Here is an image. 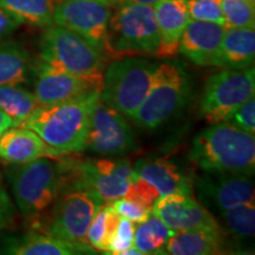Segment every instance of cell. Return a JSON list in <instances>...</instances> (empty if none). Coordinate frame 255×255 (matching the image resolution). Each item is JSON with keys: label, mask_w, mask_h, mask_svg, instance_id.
I'll return each mask as SVG.
<instances>
[{"label": "cell", "mask_w": 255, "mask_h": 255, "mask_svg": "<svg viewBox=\"0 0 255 255\" xmlns=\"http://www.w3.org/2000/svg\"><path fill=\"white\" fill-rule=\"evenodd\" d=\"M254 58V28H226L216 66L232 70L247 69L253 66Z\"/></svg>", "instance_id": "21"}, {"label": "cell", "mask_w": 255, "mask_h": 255, "mask_svg": "<svg viewBox=\"0 0 255 255\" xmlns=\"http://www.w3.org/2000/svg\"><path fill=\"white\" fill-rule=\"evenodd\" d=\"M56 155L33 130L12 127L0 135V158L11 164H24L47 155Z\"/></svg>", "instance_id": "19"}, {"label": "cell", "mask_w": 255, "mask_h": 255, "mask_svg": "<svg viewBox=\"0 0 255 255\" xmlns=\"http://www.w3.org/2000/svg\"><path fill=\"white\" fill-rule=\"evenodd\" d=\"M226 27L209 21L189 20L178 44V52L200 66H216Z\"/></svg>", "instance_id": "16"}, {"label": "cell", "mask_w": 255, "mask_h": 255, "mask_svg": "<svg viewBox=\"0 0 255 255\" xmlns=\"http://www.w3.org/2000/svg\"><path fill=\"white\" fill-rule=\"evenodd\" d=\"M85 148L103 156H122L137 148L132 129L123 115L101 98L92 110Z\"/></svg>", "instance_id": "12"}, {"label": "cell", "mask_w": 255, "mask_h": 255, "mask_svg": "<svg viewBox=\"0 0 255 255\" xmlns=\"http://www.w3.org/2000/svg\"><path fill=\"white\" fill-rule=\"evenodd\" d=\"M189 94L190 81L182 64L158 63L150 90L130 120L142 129L154 130L182 109Z\"/></svg>", "instance_id": "6"}, {"label": "cell", "mask_w": 255, "mask_h": 255, "mask_svg": "<svg viewBox=\"0 0 255 255\" xmlns=\"http://www.w3.org/2000/svg\"><path fill=\"white\" fill-rule=\"evenodd\" d=\"M14 165L8 176L15 205L27 221L36 225L62 194L63 170L46 157Z\"/></svg>", "instance_id": "3"}, {"label": "cell", "mask_w": 255, "mask_h": 255, "mask_svg": "<svg viewBox=\"0 0 255 255\" xmlns=\"http://www.w3.org/2000/svg\"><path fill=\"white\" fill-rule=\"evenodd\" d=\"M255 95L254 68L213 73L206 83L201 100V114L209 124L222 122L237 108Z\"/></svg>", "instance_id": "8"}, {"label": "cell", "mask_w": 255, "mask_h": 255, "mask_svg": "<svg viewBox=\"0 0 255 255\" xmlns=\"http://www.w3.org/2000/svg\"><path fill=\"white\" fill-rule=\"evenodd\" d=\"M114 0H60L55 5L52 21L85 38L104 50Z\"/></svg>", "instance_id": "11"}, {"label": "cell", "mask_w": 255, "mask_h": 255, "mask_svg": "<svg viewBox=\"0 0 255 255\" xmlns=\"http://www.w3.org/2000/svg\"><path fill=\"white\" fill-rule=\"evenodd\" d=\"M157 66L136 56L115 59L103 73L101 101L131 119L150 90Z\"/></svg>", "instance_id": "5"}, {"label": "cell", "mask_w": 255, "mask_h": 255, "mask_svg": "<svg viewBox=\"0 0 255 255\" xmlns=\"http://www.w3.org/2000/svg\"><path fill=\"white\" fill-rule=\"evenodd\" d=\"M20 25L21 23L17 18L9 14L5 9L0 8V41L11 36Z\"/></svg>", "instance_id": "36"}, {"label": "cell", "mask_w": 255, "mask_h": 255, "mask_svg": "<svg viewBox=\"0 0 255 255\" xmlns=\"http://www.w3.org/2000/svg\"><path fill=\"white\" fill-rule=\"evenodd\" d=\"M137 176L151 183L163 196L170 193L193 194L194 186L186 173L167 158H142L133 165Z\"/></svg>", "instance_id": "18"}, {"label": "cell", "mask_w": 255, "mask_h": 255, "mask_svg": "<svg viewBox=\"0 0 255 255\" xmlns=\"http://www.w3.org/2000/svg\"><path fill=\"white\" fill-rule=\"evenodd\" d=\"M223 253L221 229H189L175 232L165 246V254L216 255Z\"/></svg>", "instance_id": "22"}, {"label": "cell", "mask_w": 255, "mask_h": 255, "mask_svg": "<svg viewBox=\"0 0 255 255\" xmlns=\"http://www.w3.org/2000/svg\"><path fill=\"white\" fill-rule=\"evenodd\" d=\"M190 20L209 21L225 26L222 0H187Z\"/></svg>", "instance_id": "30"}, {"label": "cell", "mask_w": 255, "mask_h": 255, "mask_svg": "<svg viewBox=\"0 0 255 255\" xmlns=\"http://www.w3.org/2000/svg\"><path fill=\"white\" fill-rule=\"evenodd\" d=\"M135 223L121 216L113 239H111L109 250L107 254L123 255L124 252L133 246V234H135Z\"/></svg>", "instance_id": "32"}, {"label": "cell", "mask_w": 255, "mask_h": 255, "mask_svg": "<svg viewBox=\"0 0 255 255\" xmlns=\"http://www.w3.org/2000/svg\"><path fill=\"white\" fill-rule=\"evenodd\" d=\"M2 253L13 255H77L95 254L88 245H73L46 233H28L6 242Z\"/></svg>", "instance_id": "20"}, {"label": "cell", "mask_w": 255, "mask_h": 255, "mask_svg": "<svg viewBox=\"0 0 255 255\" xmlns=\"http://www.w3.org/2000/svg\"><path fill=\"white\" fill-rule=\"evenodd\" d=\"M103 51L68 28L51 24L40 40L38 62L75 75H103Z\"/></svg>", "instance_id": "7"}, {"label": "cell", "mask_w": 255, "mask_h": 255, "mask_svg": "<svg viewBox=\"0 0 255 255\" xmlns=\"http://www.w3.org/2000/svg\"><path fill=\"white\" fill-rule=\"evenodd\" d=\"M33 69L36 71L33 94L40 105L75 100L92 92L101 94L103 87V75H75L49 68L39 62Z\"/></svg>", "instance_id": "13"}, {"label": "cell", "mask_w": 255, "mask_h": 255, "mask_svg": "<svg viewBox=\"0 0 255 255\" xmlns=\"http://www.w3.org/2000/svg\"><path fill=\"white\" fill-rule=\"evenodd\" d=\"M226 122L233 124L242 131L254 135L255 133V97L247 100L237 108L226 119Z\"/></svg>", "instance_id": "33"}, {"label": "cell", "mask_w": 255, "mask_h": 255, "mask_svg": "<svg viewBox=\"0 0 255 255\" xmlns=\"http://www.w3.org/2000/svg\"><path fill=\"white\" fill-rule=\"evenodd\" d=\"M225 27H255V0H222Z\"/></svg>", "instance_id": "29"}, {"label": "cell", "mask_w": 255, "mask_h": 255, "mask_svg": "<svg viewBox=\"0 0 255 255\" xmlns=\"http://www.w3.org/2000/svg\"><path fill=\"white\" fill-rule=\"evenodd\" d=\"M123 197L139 203L141 206L145 207L146 209L152 210V207H154L156 201L161 197V195H159L158 190L151 183H149L148 181L143 180V178L135 175L129 189H128L126 195Z\"/></svg>", "instance_id": "31"}, {"label": "cell", "mask_w": 255, "mask_h": 255, "mask_svg": "<svg viewBox=\"0 0 255 255\" xmlns=\"http://www.w3.org/2000/svg\"><path fill=\"white\" fill-rule=\"evenodd\" d=\"M151 213L163 221L173 232L189 229H221L206 206L201 205L193 194L170 193L161 196Z\"/></svg>", "instance_id": "15"}, {"label": "cell", "mask_w": 255, "mask_h": 255, "mask_svg": "<svg viewBox=\"0 0 255 255\" xmlns=\"http://www.w3.org/2000/svg\"><path fill=\"white\" fill-rule=\"evenodd\" d=\"M121 215L115 210L111 203H103L96 213L87 233V244L95 251L107 253Z\"/></svg>", "instance_id": "27"}, {"label": "cell", "mask_w": 255, "mask_h": 255, "mask_svg": "<svg viewBox=\"0 0 255 255\" xmlns=\"http://www.w3.org/2000/svg\"><path fill=\"white\" fill-rule=\"evenodd\" d=\"M231 232L238 238H253L255 233V205L252 202L241 203L220 213Z\"/></svg>", "instance_id": "28"}, {"label": "cell", "mask_w": 255, "mask_h": 255, "mask_svg": "<svg viewBox=\"0 0 255 255\" xmlns=\"http://www.w3.org/2000/svg\"><path fill=\"white\" fill-rule=\"evenodd\" d=\"M14 215V205L0 180V229L5 228Z\"/></svg>", "instance_id": "35"}, {"label": "cell", "mask_w": 255, "mask_h": 255, "mask_svg": "<svg viewBox=\"0 0 255 255\" xmlns=\"http://www.w3.org/2000/svg\"><path fill=\"white\" fill-rule=\"evenodd\" d=\"M189 159L206 173L253 175L255 170V137L233 124H210L197 133Z\"/></svg>", "instance_id": "2"}, {"label": "cell", "mask_w": 255, "mask_h": 255, "mask_svg": "<svg viewBox=\"0 0 255 255\" xmlns=\"http://www.w3.org/2000/svg\"><path fill=\"white\" fill-rule=\"evenodd\" d=\"M102 205L98 197L87 190L71 189L60 194L52 205L44 233L69 244L88 245L87 233Z\"/></svg>", "instance_id": "9"}, {"label": "cell", "mask_w": 255, "mask_h": 255, "mask_svg": "<svg viewBox=\"0 0 255 255\" xmlns=\"http://www.w3.org/2000/svg\"><path fill=\"white\" fill-rule=\"evenodd\" d=\"M12 127H15L13 121L9 119L7 115L4 113V111L0 109V135H1L5 130H7Z\"/></svg>", "instance_id": "37"}, {"label": "cell", "mask_w": 255, "mask_h": 255, "mask_svg": "<svg viewBox=\"0 0 255 255\" xmlns=\"http://www.w3.org/2000/svg\"><path fill=\"white\" fill-rule=\"evenodd\" d=\"M100 92L60 103L39 105L20 127L33 130L56 155L81 151L87 137L94 107Z\"/></svg>", "instance_id": "1"}, {"label": "cell", "mask_w": 255, "mask_h": 255, "mask_svg": "<svg viewBox=\"0 0 255 255\" xmlns=\"http://www.w3.org/2000/svg\"><path fill=\"white\" fill-rule=\"evenodd\" d=\"M119 4H138V5H150L154 6L158 0H114Z\"/></svg>", "instance_id": "38"}, {"label": "cell", "mask_w": 255, "mask_h": 255, "mask_svg": "<svg viewBox=\"0 0 255 255\" xmlns=\"http://www.w3.org/2000/svg\"><path fill=\"white\" fill-rule=\"evenodd\" d=\"M159 45L156 52L158 58H173L178 52V44L189 23L187 0H158L154 5Z\"/></svg>", "instance_id": "17"}, {"label": "cell", "mask_w": 255, "mask_h": 255, "mask_svg": "<svg viewBox=\"0 0 255 255\" xmlns=\"http://www.w3.org/2000/svg\"><path fill=\"white\" fill-rule=\"evenodd\" d=\"M33 69L30 53L17 41H0V85H21Z\"/></svg>", "instance_id": "23"}, {"label": "cell", "mask_w": 255, "mask_h": 255, "mask_svg": "<svg viewBox=\"0 0 255 255\" xmlns=\"http://www.w3.org/2000/svg\"><path fill=\"white\" fill-rule=\"evenodd\" d=\"M55 0H0V8L17 18L21 24L47 27L53 24Z\"/></svg>", "instance_id": "24"}, {"label": "cell", "mask_w": 255, "mask_h": 255, "mask_svg": "<svg viewBox=\"0 0 255 255\" xmlns=\"http://www.w3.org/2000/svg\"><path fill=\"white\" fill-rule=\"evenodd\" d=\"M39 105L33 92L21 85H0V109L15 127L21 126Z\"/></svg>", "instance_id": "26"}, {"label": "cell", "mask_w": 255, "mask_h": 255, "mask_svg": "<svg viewBox=\"0 0 255 255\" xmlns=\"http://www.w3.org/2000/svg\"><path fill=\"white\" fill-rule=\"evenodd\" d=\"M158 45L154 6L119 4L108 25L103 51L115 59L136 55L155 56Z\"/></svg>", "instance_id": "4"}, {"label": "cell", "mask_w": 255, "mask_h": 255, "mask_svg": "<svg viewBox=\"0 0 255 255\" xmlns=\"http://www.w3.org/2000/svg\"><path fill=\"white\" fill-rule=\"evenodd\" d=\"M175 232L161 219L151 215L144 222L135 226L133 246L144 254H165V246Z\"/></svg>", "instance_id": "25"}, {"label": "cell", "mask_w": 255, "mask_h": 255, "mask_svg": "<svg viewBox=\"0 0 255 255\" xmlns=\"http://www.w3.org/2000/svg\"><path fill=\"white\" fill-rule=\"evenodd\" d=\"M73 184L71 189L87 190L103 203H111L126 195L135 171L128 159H87L72 164Z\"/></svg>", "instance_id": "10"}, {"label": "cell", "mask_w": 255, "mask_h": 255, "mask_svg": "<svg viewBox=\"0 0 255 255\" xmlns=\"http://www.w3.org/2000/svg\"><path fill=\"white\" fill-rule=\"evenodd\" d=\"M201 202L212 206L219 213L232 207L254 201V184L250 175L215 174L196 178L193 182Z\"/></svg>", "instance_id": "14"}, {"label": "cell", "mask_w": 255, "mask_h": 255, "mask_svg": "<svg viewBox=\"0 0 255 255\" xmlns=\"http://www.w3.org/2000/svg\"><path fill=\"white\" fill-rule=\"evenodd\" d=\"M111 205L122 218H126L130 221L138 225V223L144 222L149 216L151 215V210L146 209L145 207L139 205V203L133 202L131 200H128L126 197H121L119 200H115Z\"/></svg>", "instance_id": "34"}]
</instances>
